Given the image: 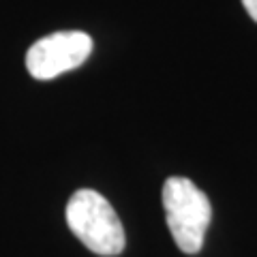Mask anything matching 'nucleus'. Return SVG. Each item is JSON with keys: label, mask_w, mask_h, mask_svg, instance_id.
Returning a JSON list of instances; mask_svg holds the SVG:
<instances>
[{"label": "nucleus", "mask_w": 257, "mask_h": 257, "mask_svg": "<svg viewBox=\"0 0 257 257\" xmlns=\"http://www.w3.org/2000/svg\"><path fill=\"white\" fill-rule=\"evenodd\" d=\"M67 225L92 253L114 257L124 251L126 236L120 216L101 193L79 189L67 204Z\"/></svg>", "instance_id": "f257e3e1"}, {"label": "nucleus", "mask_w": 257, "mask_h": 257, "mask_svg": "<svg viewBox=\"0 0 257 257\" xmlns=\"http://www.w3.org/2000/svg\"><path fill=\"white\" fill-rule=\"evenodd\" d=\"M161 195H163L167 227L172 231L176 246L187 255L199 253L212 219L210 199L182 176L167 178Z\"/></svg>", "instance_id": "f03ea898"}, {"label": "nucleus", "mask_w": 257, "mask_h": 257, "mask_svg": "<svg viewBox=\"0 0 257 257\" xmlns=\"http://www.w3.org/2000/svg\"><path fill=\"white\" fill-rule=\"evenodd\" d=\"M92 54V39L82 30H62L39 39L26 52V69L35 79H54L77 69Z\"/></svg>", "instance_id": "7ed1b4c3"}, {"label": "nucleus", "mask_w": 257, "mask_h": 257, "mask_svg": "<svg viewBox=\"0 0 257 257\" xmlns=\"http://www.w3.org/2000/svg\"><path fill=\"white\" fill-rule=\"evenodd\" d=\"M242 5H244L246 13L257 22V0H242Z\"/></svg>", "instance_id": "20e7f679"}]
</instances>
